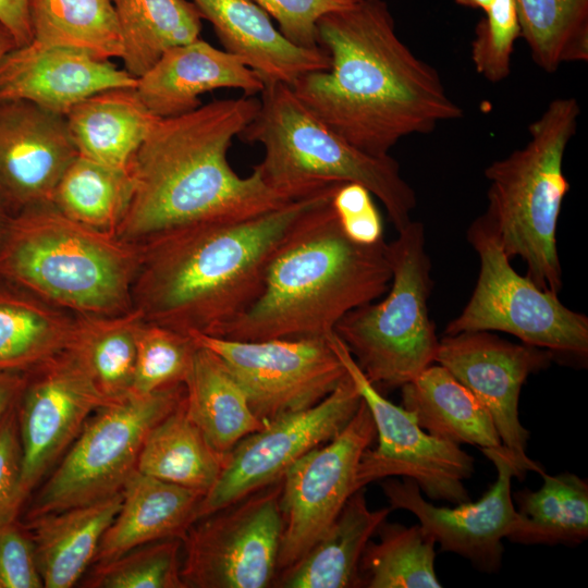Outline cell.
Instances as JSON below:
<instances>
[{"label": "cell", "instance_id": "cell-47", "mask_svg": "<svg viewBox=\"0 0 588 588\" xmlns=\"http://www.w3.org/2000/svg\"><path fill=\"white\" fill-rule=\"evenodd\" d=\"M15 47L17 46L12 34L0 23V59Z\"/></svg>", "mask_w": 588, "mask_h": 588}, {"label": "cell", "instance_id": "cell-14", "mask_svg": "<svg viewBox=\"0 0 588 588\" xmlns=\"http://www.w3.org/2000/svg\"><path fill=\"white\" fill-rule=\"evenodd\" d=\"M375 439V422L362 399L355 415L333 439L303 455L283 474L278 574L319 540L359 489V462Z\"/></svg>", "mask_w": 588, "mask_h": 588}, {"label": "cell", "instance_id": "cell-1", "mask_svg": "<svg viewBox=\"0 0 588 588\" xmlns=\"http://www.w3.org/2000/svg\"><path fill=\"white\" fill-rule=\"evenodd\" d=\"M317 44L329 69L290 87L316 118L368 155H390L402 138L464 115L438 71L397 36L384 0H354L324 14Z\"/></svg>", "mask_w": 588, "mask_h": 588}, {"label": "cell", "instance_id": "cell-7", "mask_svg": "<svg viewBox=\"0 0 588 588\" xmlns=\"http://www.w3.org/2000/svg\"><path fill=\"white\" fill-rule=\"evenodd\" d=\"M579 115L576 98L553 99L528 125L525 146L485 169L488 203L481 216L505 255L522 258L527 277L555 294L563 286L556 230L569 191L563 160Z\"/></svg>", "mask_w": 588, "mask_h": 588}, {"label": "cell", "instance_id": "cell-15", "mask_svg": "<svg viewBox=\"0 0 588 588\" xmlns=\"http://www.w3.org/2000/svg\"><path fill=\"white\" fill-rule=\"evenodd\" d=\"M360 402L362 396L346 372L317 404L282 415L243 438L229 452L220 477L200 501L196 519L282 478L298 458L333 439L355 415Z\"/></svg>", "mask_w": 588, "mask_h": 588}, {"label": "cell", "instance_id": "cell-26", "mask_svg": "<svg viewBox=\"0 0 588 588\" xmlns=\"http://www.w3.org/2000/svg\"><path fill=\"white\" fill-rule=\"evenodd\" d=\"M78 156L120 170L127 167L159 118L140 99L136 86L94 94L65 114Z\"/></svg>", "mask_w": 588, "mask_h": 588}, {"label": "cell", "instance_id": "cell-45", "mask_svg": "<svg viewBox=\"0 0 588 588\" xmlns=\"http://www.w3.org/2000/svg\"><path fill=\"white\" fill-rule=\"evenodd\" d=\"M0 23L12 34L17 47L32 42L29 0H0Z\"/></svg>", "mask_w": 588, "mask_h": 588}, {"label": "cell", "instance_id": "cell-4", "mask_svg": "<svg viewBox=\"0 0 588 588\" xmlns=\"http://www.w3.org/2000/svg\"><path fill=\"white\" fill-rule=\"evenodd\" d=\"M332 194L284 238L267 266L256 301L218 338H329L344 315L388 291V243L352 241L332 207Z\"/></svg>", "mask_w": 588, "mask_h": 588}, {"label": "cell", "instance_id": "cell-36", "mask_svg": "<svg viewBox=\"0 0 588 588\" xmlns=\"http://www.w3.org/2000/svg\"><path fill=\"white\" fill-rule=\"evenodd\" d=\"M377 534L379 541L369 540L360 558V587H441L434 569L436 542L419 524L406 527L384 520Z\"/></svg>", "mask_w": 588, "mask_h": 588}, {"label": "cell", "instance_id": "cell-10", "mask_svg": "<svg viewBox=\"0 0 588 588\" xmlns=\"http://www.w3.org/2000/svg\"><path fill=\"white\" fill-rule=\"evenodd\" d=\"M467 240L478 255L479 274L469 301L444 334L501 331L548 350L555 358L586 362L587 316L517 273L482 216L469 225Z\"/></svg>", "mask_w": 588, "mask_h": 588}, {"label": "cell", "instance_id": "cell-20", "mask_svg": "<svg viewBox=\"0 0 588 588\" xmlns=\"http://www.w3.org/2000/svg\"><path fill=\"white\" fill-rule=\"evenodd\" d=\"M136 84L109 60L70 47L32 41L0 59V101L27 100L62 115L101 90Z\"/></svg>", "mask_w": 588, "mask_h": 588}, {"label": "cell", "instance_id": "cell-28", "mask_svg": "<svg viewBox=\"0 0 588 588\" xmlns=\"http://www.w3.org/2000/svg\"><path fill=\"white\" fill-rule=\"evenodd\" d=\"M76 316L0 274V370L26 372L66 348Z\"/></svg>", "mask_w": 588, "mask_h": 588}, {"label": "cell", "instance_id": "cell-33", "mask_svg": "<svg viewBox=\"0 0 588 588\" xmlns=\"http://www.w3.org/2000/svg\"><path fill=\"white\" fill-rule=\"evenodd\" d=\"M123 40V69L144 75L169 49L199 38L201 20L187 0H111Z\"/></svg>", "mask_w": 588, "mask_h": 588}, {"label": "cell", "instance_id": "cell-39", "mask_svg": "<svg viewBox=\"0 0 588 588\" xmlns=\"http://www.w3.org/2000/svg\"><path fill=\"white\" fill-rule=\"evenodd\" d=\"M197 347L192 335L143 320L137 331L131 394L145 395L184 383Z\"/></svg>", "mask_w": 588, "mask_h": 588}, {"label": "cell", "instance_id": "cell-43", "mask_svg": "<svg viewBox=\"0 0 588 588\" xmlns=\"http://www.w3.org/2000/svg\"><path fill=\"white\" fill-rule=\"evenodd\" d=\"M331 204L342 230L352 241L373 245L384 240L382 218L366 187L352 182L340 183Z\"/></svg>", "mask_w": 588, "mask_h": 588}, {"label": "cell", "instance_id": "cell-44", "mask_svg": "<svg viewBox=\"0 0 588 588\" xmlns=\"http://www.w3.org/2000/svg\"><path fill=\"white\" fill-rule=\"evenodd\" d=\"M21 471L22 445L14 404L0 420V523L21 516Z\"/></svg>", "mask_w": 588, "mask_h": 588}, {"label": "cell", "instance_id": "cell-11", "mask_svg": "<svg viewBox=\"0 0 588 588\" xmlns=\"http://www.w3.org/2000/svg\"><path fill=\"white\" fill-rule=\"evenodd\" d=\"M282 478L192 523L182 540L185 588H266L278 576Z\"/></svg>", "mask_w": 588, "mask_h": 588}, {"label": "cell", "instance_id": "cell-29", "mask_svg": "<svg viewBox=\"0 0 588 588\" xmlns=\"http://www.w3.org/2000/svg\"><path fill=\"white\" fill-rule=\"evenodd\" d=\"M184 384L186 413L218 452L229 453L265 427L224 363L210 350L198 345Z\"/></svg>", "mask_w": 588, "mask_h": 588}, {"label": "cell", "instance_id": "cell-49", "mask_svg": "<svg viewBox=\"0 0 588 588\" xmlns=\"http://www.w3.org/2000/svg\"><path fill=\"white\" fill-rule=\"evenodd\" d=\"M11 215L5 209L4 205L0 199V242L8 226Z\"/></svg>", "mask_w": 588, "mask_h": 588}, {"label": "cell", "instance_id": "cell-38", "mask_svg": "<svg viewBox=\"0 0 588 588\" xmlns=\"http://www.w3.org/2000/svg\"><path fill=\"white\" fill-rule=\"evenodd\" d=\"M181 538L136 547L114 559L93 564L82 579L87 588H185L181 577Z\"/></svg>", "mask_w": 588, "mask_h": 588}, {"label": "cell", "instance_id": "cell-34", "mask_svg": "<svg viewBox=\"0 0 588 588\" xmlns=\"http://www.w3.org/2000/svg\"><path fill=\"white\" fill-rule=\"evenodd\" d=\"M33 40L79 49L110 60L123 54V40L111 0H29Z\"/></svg>", "mask_w": 588, "mask_h": 588}, {"label": "cell", "instance_id": "cell-32", "mask_svg": "<svg viewBox=\"0 0 588 588\" xmlns=\"http://www.w3.org/2000/svg\"><path fill=\"white\" fill-rule=\"evenodd\" d=\"M143 320L134 308L115 316H76L66 350L109 403L131 394L137 331Z\"/></svg>", "mask_w": 588, "mask_h": 588}, {"label": "cell", "instance_id": "cell-46", "mask_svg": "<svg viewBox=\"0 0 588 588\" xmlns=\"http://www.w3.org/2000/svg\"><path fill=\"white\" fill-rule=\"evenodd\" d=\"M25 379V372L0 370V420L15 404Z\"/></svg>", "mask_w": 588, "mask_h": 588}, {"label": "cell", "instance_id": "cell-18", "mask_svg": "<svg viewBox=\"0 0 588 588\" xmlns=\"http://www.w3.org/2000/svg\"><path fill=\"white\" fill-rule=\"evenodd\" d=\"M481 452L493 463L497 479L476 502L436 506L425 500L413 479L405 477L384 478L381 488L389 506L413 513L442 551L461 555L482 572L495 573L504 552L502 540L507 538L516 519L511 488L518 473L503 445Z\"/></svg>", "mask_w": 588, "mask_h": 588}, {"label": "cell", "instance_id": "cell-21", "mask_svg": "<svg viewBox=\"0 0 588 588\" xmlns=\"http://www.w3.org/2000/svg\"><path fill=\"white\" fill-rule=\"evenodd\" d=\"M264 87L261 76L243 60L200 38L166 51L136 84L140 99L159 119L194 111L203 94L218 88L255 96Z\"/></svg>", "mask_w": 588, "mask_h": 588}, {"label": "cell", "instance_id": "cell-48", "mask_svg": "<svg viewBox=\"0 0 588 588\" xmlns=\"http://www.w3.org/2000/svg\"><path fill=\"white\" fill-rule=\"evenodd\" d=\"M454 2L462 7L481 9L482 11H486L491 5L493 0H454Z\"/></svg>", "mask_w": 588, "mask_h": 588}, {"label": "cell", "instance_id": "cell-35", "mask_svg": "<svg viewBox=\"0 0 588 588\" xmlns=\"http://www.w3.org/2000/svg\"><path fill=\"white\" fill-rule=\"evenodd\" d=\"M131 195L127 170L77 156L58 182L51 204L81 224L115 235Z\"/></svg>", "mask_w": 588, "mask_h": 588}, {"label": "cell", "instance_id": "cell-37", "mask_svg": "<svg viewBox=\"0 0 588 588\" xmlns=\"http://www.w3.org/2000/svg\"><path fill=\"white\" fill-rule=\"evenodd\" d=\"M536 65L552 74L588 61V0H514Z\"/></svg>", "mask_w": 588, "mask_h": 588}, {"label": "cell", "instance_id": "cell-17", "mask_svg": "<svg viewBox=\"0 0 588 588\" xmlns=\"http://www.w3.org/2000/svg\"><path fill=\"white\" fill-rule=\"evenodd\" d=\"M554 355L525 343L515 344L489 331L444 334L434 363L464 384L489 412L503 448L512 458L518 479L543 469L526 454L529 432L518 416V401L527 378L546 369Z\"/></svg>", "mask_w": 588, "mask_h": 588}, {"label": "cell", "instance_id": "cell-22", "mask_svg": "<svg viewBox=\"0 0 588 588\" xmlns=\"http://www.w3.org/2000/svg\"><path fill=\"white\" fill-rule=\"evenodd\" d=\"M200 16L213 27L224 50L258 73L264 82L292 86L302 75L328 70L322 48L294 45L253 0H192Z\"/></svg>", "mask_w": 588, "mask_h": 588}, {"label": "cell", "instance_id": "cell-25", "mask_svg": "<svg viewBox=\"0 0 588 588\" xmlns=\"http://www.w3.org/2000/svg\"><path fill=\"white\" fill-rule=\"evenodd\" d=\"M390 506L370 510L365 488L355 491L319 540L278 574L282 588L360 587L359 562L366 544L387 520Z\"/></svg>", "mask_w": 588, "mask_h": 588}, {"label": "cell", "instance_id": "cell-9", "mask_svg": "<svg viewBox=\"0 0 588 588\" xmlns=\"http://www.w3.org/2000/svg\"><path fill=\"white\" fill-rule=\"evenodd\" d=\"M185 384L130 394L96 411L26 502L23 519L95 502L120 492L136 470L150 429L174 411Z\"/></svg>", "mask_w": 588, "mask_h": 588}, {"label": "cell", "instance_id": "cell-23", "mask_svg": "<svg viewBox=\"0 0 588 588\" xmlns=\"http://www.w3.org/2000/svg\"><path fill=\"white\" fill-rule=\"evenodd\" d=\"M121 507L105 531L93 564L136 547L181 538L205 494L135 470L122 488ZM91 564V565H93Z\"/></svg>", "mask_w": 588, "mask_h": 588}, {"label": "cell", "instance_id": "cell-8", "mask_svg": "<svg viewBox=\"0 0 588 588\" xmlns=\"http://www.w3.org/2000/svg\"><path fill=\"white\" fill-rule=\"evenodd\" d=\"M388 243L389 293L344 315L333 333L375 387L399 388L434 363L439 339L429 316L433 281L425 228L412 220Z\"/></svg>", "mask_w": 588, "mask_h": 588}, {"label": "cell", "instance_id": "cell-6", "mask_svg": "<svg viewBox=\"0 0 588 588\" xmlns=\"http://www.w3.org/2000/svg\"><path fill=\"white\" fill-rule=\"evenodd\" d=\"M259 100L256 115L237 137L264 147L262 160L253 168L268 186L296 199L334 183H357L381 201L397 232L412 221L416 194L393 157L371 156L351 145L286 84L266 82Z\"/></svg>", "mask_w": 588, "mask_h": 588}, {"label": "cell", "instance_id": "cell-12", "mask_svg": "<svg viewBox=\"0 0 588 588\" xmlns=\"http://www.w3.org/2000/svg\"><path fill=\"white\" fill-rule=\"evenodd\" d=\"M330 344L354 381L372 416L376 448L359 462L357 487L389 477L413 479L422 494L452 504L470 501L464 481L474 473V458L460 445L425 431L414 415L387 400L366 378L343 342L333 333Z\"/></svg>", "mask_w": 588, "mask_h": 588}, {"label": "cell", "instance_id": "cell-19", "mask_svg": "<svg viewBox=\"0 0 588 588\" xmlns=\"http://www.w3.org/2000/svg\"><path fill=\"white\" fill-rule=\"evenodd\" d=\"M77 156L65 115L27 100L0 101V199L11 216L51 204Z\"/></svg>", "mask_w": 588, "mask_h": 588}, {"label": "cell", "instance_id": "cell-13", "mask_svg": "<svg viewBox=\"0 0 588 588\" xmlns=\"http://www.w3.org/2000/svg\"><path fill=\"white\" fill-rule=\"evenodd\" d=\"M191 335L221 358L265 425L311 407L346 376L330 336L238 341Z\"/></svg>", "mask_w": 588, "mask_h": 588}, {"label": "cell", "instance_id": "cell-2", "mask_svg": "<svg viewBox=\"0 0 588 588\" xmlns=\"http://www.w3.org/2000/svg\"><path fill=\"white\" fill-rule=\"evenodd\" d=\"M340 183L252 217L207 221L139 244L132 305L145 321L221 336L258 297L273 254Z\"/></svg>", "mask_w": 588, "mask_h": 588}, {"label": "cell", "instance_id": "cell-40", "mask_svg": "<svg viewBox=\"0 0 588 588\" xmlns=\"http://www.w3.org/2000/svg\"><path fill=\"white\" fill-rule=\"evenodd\" d=\"M475 27L470 58L475 70L490 83H500L511 73V58L522 37L514 0H493Z\"/></svg>", "mask_w": 588, "mask_h": 588}, {"label": "cell", "instance_id": "cell-27", "mask_svg": "<svg viewBox=\"0 0 588 588\" xmlns=\"http://www.w3.org/2000/svg\"><path fill=\"white\" fill-rule=\"evenodd\" d=\"M401 388L402 407L431 436L480 450L502 446L487 408L443 366L431 364Z\"/></svg>", "mask_w": 588, "mask_h": 588}, {"label": "cell", "instance_id": "cell-16", "mask_svg": "<svg viewBox=\"0 0 588 588\" xmlns=\"http://www.w3.org/2000/svg\"><path fill=\"white\" fill-rule=\"evenodd\" d=\"M108 404L66 348L25 372L15 403L22 445V510L87 419Z\"/></svg>", "mask_w": 588, "mask_h": 588}, {"label": "cell", "instance_id": "cell-5", "mask_svg": "<svg viewBox=\"0 0 588 588\" xmlns=\"http://www.w3.org/2000/svg\"><path fill=\"white\" fill-rule=\"evenodd\" d=\"M139 246L81 224L52 204L11 216L0 242V274L75 316L133 309Z\"/></svg>", "mask_w": 588, "mask_h": 588}, {"label": "cell", "instance_id": "cell-31", "mask_svg": "<svg viewBox=\"0 0 588 588\" xmlns=\"http://www.w3.org/2000/svg\"><path fill=\"white\" fill-rule=\"evenodd\" d=\"M542 486L513 495L516 519L507 539L522 544L576 546L588 537V482L576 474H541Z\"/></svg>", "mask_w": 588, "mask_h": 588}, {"label": "cell", "instance_id": "cell-3", "mask_svg": "<svg viewBox=\"0 0 588 588\" xmlns=\"http://www.w3.org/2000/svg\"><path fill=\"white\" fill-rule=\"evenodd\" d=\"M259 106L244 95L159 119L127 167L132 195L115 236L139 245L179 228L252 217L293 200L268 186L256 169L242 177L230 166L233 138Z\"/></svg>", "mask_w": 588, "mask_h": 588}, {"label": "cell", "instance_id": "cell-24", "mask_svg": "<svg viewBox=\"0 0 588 588\" xmlns=\"http://www.w3.org/2000/svg\"><path fill=\"white\" fill-rule=\"evenodd\" d=\"M122 498L121 490L95 502L22 519L34 540L44 587L70 588L81 581Z\"/></svg>", "mask_w": 588, "mask_h": 588}, {"label": "cell", "instance_id": "cell-42", "mask_svg": "<svg viewBox=\"0 0 588 588\" xmlns=\"http://www.w3.org/2000/svg\"><path fill=\"white\" fill-rule=\"evenodd\" d=\"M279 24V30L298 47L317 49V23L327 13L354 0H253Z\"/></svg>", "mask_w": 588, "mask_h": 588}, {"label": "cell", "instance_id": "cell-41", "mask_svg": "<svg viewBox=\"0 0 588 588\" xmlns=\"http://www.w3.org/2000/svg\"><path fill=\"white\" fill-rule=\"evenodd\" d=\"M32 534L24 522L0 523V588H42Z\"/></svg>", "mask_w": 588, "mask_h": 588}, {"label": "cell", "instance_id": "cell-30", "mask_svg": "<svg viewBox=\"0 0 588 588\" xmlns=\"http://www.w3.org/2000/svg\"><path fill=\"white\" fill-rule=\"evenodd\" d=\"M228 455L209 444L188 417L183 397L179 406L147 433L136 470L206 495L220 477Z\"/></svg>", "mask_w": 588, "mask_h": 588}]
</instances>
